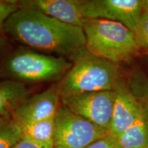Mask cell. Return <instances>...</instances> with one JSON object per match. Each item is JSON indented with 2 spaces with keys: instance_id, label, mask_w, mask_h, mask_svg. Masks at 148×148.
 I'll return each mask as SVG.
<instances>
[{
  "instance_id": "obj_13",
  "label": "cell",
  "mask_w": 148,
  "mask_h": 148,
  "mask_svg": "<svg viewBox=\"0 0 148 148\" xmlns=\"http://www.w3.org/2000/svg\"><path fill=\"white\" fill-rule=\"evenodd\" d=\"M54 119L55 117H53L41 121H23L17 123L25 137L40 143H53Z\"/></svg>"
},
{
  "instance_id": "obj_12",
  "label": "cell",
  "mask_w": 148,
  "mask_h": 148,
  "mask_svg": "<svg viewBox=\"0 0 148 148\" xmlns=\"http://www.w3.org/2000/svg\"><path fill=\"white\" fill-rule=\"evenodd\" d=\"M121 148H148V111L117 138Z\"/></svg>"
},
{
  "instance_id": "obj_7",
  "label": "cell",
  "mask_w": 148,
  "mask_h": 148,
  "mask_svg": "<svg viewBox=\"0 0 148 148\" xmlns=\"http://www.w3.org/2000/svg\"><path fill=\"white\" fill-rule=\"evenodd\" d=\"M86 18L119 23L134 31L143 14L140 0H81Z\"/></svg>"
},
{
  "instance_id": "obj_22",
  "label": "cell",
  "mask_w": 148,
  "mask_h": 148,
  "mask_svg": "<svg viewBox=\"0 0 148 148\" xmlns=\"http://www.w3.org/2000/svg\"><path fill=\"white\" fill-rule=\"evenodd\" d=\"M51 148H56V147H54V146H53V147H51Z\"/></svg>"
},
{
  "instance_id": "obj_2",
  "label": "cell",
  "mask_w": 148,
  "mask_h": 148,
  "mask_svg": "<svg viewBox=\"0 0 148 148\" xmlns=\"http://www.w3.org/2000/svg\"><path fill=\"white\" fill-rule=\"evenodd\" d=\"M71 66L58 82L60 97L114 90L123 81L119 65L98 57L86 47L68 57Z\"/></svg>"
},
{
  "instance_id": "obj_16",
  "label": "cell",
  "mask_w": 148,
  "mask_h": 148,
  "mask_svg": "<svg viewBox=\"0 0 148 148\" xmlns=\"http://www.w3.org/2000/svg\"><path fill=\"white\" fill-rule=\"evenodd\" d=\"M133 32L140 52L148 53V13L143 12Z\"/></svg>"
},
{
  "instance_id": "obj_8",
  "label": "cell",
  "mask_w": 148,
  "mask_h": 148,
  "mask_svg": "<svg viewBox=\"0 0 148 148\" xmlns=\"http://www.w3.org/2000/svg\"><path fill=\"white\" fill-rule=\"evenodd\" d=\"M60 102V91L56 84L24 99L16 107L11 116L16 123L50 119L55 117Z\"/></svg>"
},
{
  "instance_id": "obj_10",
  "label": "cell",
  "mask_w": 148,
  "mask_h": 148,
  "mask_svg": "<svg viewBox=\"0 0 148 148\" xmlns=\"http://www.w3.org/2000/svg\"><path fill=\"white\" fill-rule=\"evenodd\" d=\"M20 5L37 9L63 23L82 27L85 20L81 0H26Z\"/></svg>"
},
{
  "instance_id": "obj_11",
  "label": "cell",
  "mask_w": 148,
  "mask_h": 148,
  "mask_svg": "<svg viewBox=\"0 0 148 148\" xmlns=\"http://www.w3.org/2000/svg\"><path fill=\"white\" fill-rule=\"evenodd\" d=\"M30 91L21 83L11 80L0 82V116L11 115L16 106L29 96Z\"/></svg>"
},
{
  "instance_id": "obj_3",
  "label": "cell",
  "mask_w": 148,
  "mask_h": 148,
  "mask_svg": "<svg viewBox=\"0 0 148 148\" xmlns=\"http://www.w3.org/2000/svg\"><path fill=\"white\" fill-rule=\"evenodd\" d=\"M0 51V78L25 84L60 82L71 62L64 57H55L20 47Z\"/></svg>"
},
{
  "instance_id": "obj_20",
  "label": "cell",
  "mask_w": 148,
  "mask_h": 148,
  "mask_svg": "<svg viewBox=\"0 0 148 148\" xmlns=\"http://www.w3.org/2000/svg\"><path fill=\"white\" fill-rule=\"evenodd\" d=\"M8 40L5 35L0 34V51L8 47Z\"/></svg>"
},
{
  "instance_id": "obj_5",
  "label": "cell",
  "mask_w": 148,
  "mask_h": 148,
  "mask_svg": "<svg viewBox=\"0 0 148 148\" xmlns=\"http://www.w3.org/2000/svg\"><path fill=\"white\" fill-rule=\"evenodd\" d=\"M53 143L56 148H86L108 134L106 130L61 103L55 116Z\"/></svg>"
},
{
  "instance_id": "obj_18",
  "label": "cell",
  "mask_w": 148,
  "mask_h": 148,
  "mask_svg": "<svg viewBox=\"0 0 148 148\" xmlns=\"http://www.w3.org/2000/svg\"><path fill=\"white\" fill-rule=\"evenodd\" d=\"M86 148H121L116 138L110 134L93 142Z\"/></svg>"
},
{
  "instance_id": "obj_19",
  "label": "cell",
  "mask_w": 148,
  "mask_h": 148,
  "mask_svg": "<svg viewBox=\"0 0 148 148\" xmlns=\"http://www.w3.org/2000/svg\"><path fill=\"white\" fill-rule=\"evenodd\" d=\"M53 146V143H40L23 136L13 148H51Z\"/></svg>"
},
{
  "instance_id": "obj_4",
  "label": "cell",
  "mask_w": 148,
  "mask_h": 148,
  "mask_svg": "<svg viewBox=\"0 0 148 148\" xmlns=\"http://www.w3.org/2000/svg\"><path fill=\"white\" fill-rule=\"evenodd\" d=\"M82 29L86 49L117 65L130 62L140 52L134 32L121 23L86 18Z\"/></svg>"
},
{
  "instance_id": "obj_9",
  "label": "cell",
  "mask_w": 148,
  "mask_h": 148,
  "mask_svg": "<svg viewBox=\"0 0 148 148\" xmlns=\"http://www.w3.org/2000/svg\"><path fill=\"white\" fill-rule=\"evenodd\" d=\"M114 100L108 134L117 139L143 113L145 108L123 80L114 90Z\"/></svg>"
},
{
  "instance_id": "obj_1",
  "label": "cell",
  "mask_w": 148,
  "mask_h": 148,
  "mask_svg": "<svg viewBox=\"0 0 148 148\" xmlns=\"http://www.w3.org/2000/svg\"><path fill=\"white\" fill-rule=\"evenodd\" d=\"M20 6L5 22L6 37L29 48L66 57L85 47L82 27L63 23L34 8Z\"/></svg>"
},
{
  "instance_id": "obj_21",
  "label": "cell",
  "mask_w": 148,
  "mask_h": 148,
  "mask_svg": "<svg viewBox=\"0 0 148 148\" xmlns=\"http://www.w3.org/2000/svg\"><path fill=\"white\" fill-rule=\"evenodd\" d=\"M140 5L143 12L148 13V0H140Z\"/></svg>"
},
{
  "instance_id": "obj_6",
  "label": "cell",
  "mask_w": 148,
  "mask_h": 148,
  "mask_svg": "<svg viewBox=\"0 0 148 148\" xmlns=\"http://www.w3.org/2000/svg\"><path fill=\"white\" fill-rule=\"evenodd\" d=\"M114 100V90H100L62 98L61 103L108 132Z\"/></svg>"
},
{
  "instance_id": "obj_17",
  "label": "cell",
  "mask_w": 148,
  "mask_h": 148,
  "mask_svg": "<svg viewBox=\"0 0 148 148\" xmlns=\"http://www.w3.org/2000/svg\"><path fill=\"white\" fill-rule=\"evenodd\" d=\"M21 8L18 1L0 0V34H3V27L8 18Z\"/></svg>"
},
{
  "instance_id": "obj_15",
  "label": "cell",
  "mask_w": 148,
  "mask_h": 148,
  "mask_svg": "<svg viewBox=\"0 0 148 148\" xmlns=\"http://www.w3.org/2000/svg\"><path fill=\"white\" fill-rule=\"evenodd\" d=\"M127 86L132 94L148 111V78L143 73L134 72L130 77Z\"/></svg>"
},
{
  "instance_id": "obj_14",
  "label": "cell",
  "mask_w": 148,
  "mask_h": 148,
  "mask_svg": "<svg viewBox=\"0 0 148 148\" xmlns=\"http://www.w3.org/2000/svg\"><path fill=\"white\" fill-rule=\"evenodd\" d=\"M23 137L21 127L12 116H0V148H13Z\"/></svg>"
}]
</instances>
